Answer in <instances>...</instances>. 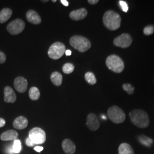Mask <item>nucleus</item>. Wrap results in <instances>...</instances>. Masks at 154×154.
<instances>
[{
    "instance_id": "obj_36",
    "label": "nucleus",
    "mask_w": 154,
    "mask_h": 154,
    "mask_svg": "<svg viewBox=\"0 0 154 154\" xmlns=\"http://www.w3.org/2000/svg\"><path fill=\"white\" fill-rule=\"evenodd\" d=\"M65 54L67 56H70V55H72V51L70 50H66Z\"/></svg>"
},
{
    "instance_id": "obj_23",
    "label": "nucleus",
    "mask_w": 154,
    "mask_h": 154,
    "mask_svg": "<svg viewBox=\"0 0 154 154\" xmlns=\"http://www.w3.org/2000/svg\"><path fill=\"white\" fill-rule=\"evenodd\" d=\"M85 78L86 82L91 85H94L97 83L96 77L92 72H87L85 75Z\"/></svg>"
},
{
    "instance_id": "obj_20",
    "label": "nucleus",
    "mask_w": 154,
    "mask_h": 154,
    "mask_svg": "<svg viewBox=\"0 0 154 154\" xmlns=\"http://www.w3.org/2000/svg\"><path fill=\"white\" fill-rule=\"evenodd\" d=\"M50 79L53 83L57 86H60L62 83V75L60 72H53L50 76Z\"/></svg>"
},
{
    "instance_id": "obj_33",
    "label": "nucleus",
    "mask_w": 154,
    "mask_h": 154,
    "mask_svg": "<svg viewBox=\"0 0 154 154\" xmlns=\"http://www.w3.org/2000/svg\"><path fill=\"white\" fill-rule=\"evenodd\" d=\"M7 152L9 154H14V152L13 150V146H10L7 148Z\"/></svg>"
},
{
    "instance_id": "obj_31",
    "label": "nucleus",
    "mask_w": 154,
    "mask_h": 154,
    "mask_svg": "<svg viewBox=\"0 0 154 154\" xmlns=\"http://www.w3.org/2000/svg\"><path fill=\"white\" fill-rule=\"evenodd\" d=\"M34 149L35 151L38 152H41V151L44 149V147H41V146H36V147H35L34 148Z\"/></svg>"
},
{
    "instance_id": "obj_28",
    "label": "nucleus",
    "mask_w": 154,
    "mask_h": 154,
    "mask_svg": "<svg viewBox=\"0 0 154 154\" xmlns=\"http://www.w3.org/2000/svg\"><path fill=\"white\" fill-rule=\"evenodd\" d=\"M119 4L120 6L121 7V9L122 11L124 12H127L128 10V5L125 1H119Z\"/></svg>"
},
{
    "instance_id": "obj_13",
    "label": "nucleus",
    "mask_w": 154,
    "mask_h": 154,
    "mask_svg": "<svg viewBox=\"0 0 154 154\" xmlns=\"http://www.w3.org/2000/svg\"><path fill=\"white\" fill-rule=\"evenodd\" d=\"M62 147L64 152L67 154H74L76 151V147L71 140L66 139L62 143Z\"/></svg>"
},
{
    "instance_id": "obj_14",
    "label": "nucleus",
    "mask_w": 154,
    "mask_h": 154,
    "mask_svg": "<svg viewBox=\"0 0 154 154\" xmlns=\"http://www.w3.org/2000/svg\"><path fill=\"white\" fill-rule=\"evenodd\" d=\"M16 94L14 91L9 86L4 88V100L6 103H14L16 101Z\"/></svg>"
},
{
    "instance_id": "obj_7",
    "label": "nucleus",
    "mask_w": 154,
    "mask_h": 154,
    "mask_svg": "<svg viewBox=\"0 0 154 154\" xmlns=\"http://www.w3.org/2000/svg\"><path fill=\"white\" fill-rule=\"evenodd\" d=\"M29 138L34 144H44L46 140V133L39 127H34L30 130Z\"/></svg>"
},
{
    "instance_id": "obj_32",
    "label": "nucleus",
    "mask_w": 154,
    "mask_h": 154,
    "mask_svg": "<svg viewBox=\"0 0 154 154\" xmlns=\"http://www.w3.org/2000/svg\"><path fill=\"white\" fill-rule=\"evenodd\" d=\"M5 120L2 118H0V128L3 127L5 125Z\"/></svg>"
},
{
    "instance_id": "obj_11",
    "label": "nucleus",
    "mask_w": 154,
    "mask_h": 154,
    "mask_svg": "<svg viewBox=\"0 0 154 154\" xmlns=\"http://www.w3.org/2000/svg\"><path fill=\"white\" fill-rule=\"evenodd\" d=\"M86 125L91 131L97 130L100 127V122L98 116L94 113L89 114L87 117Z\"/></svg>"
},
{
    "instance_id": "obj_17",
    "label": "nucleus",
    "mask_w": 154,
    "mask_h": 154,
    "mask_svg": "<svg viewBox=\"0 0 154 154\" xmlns=\"http://www.w3.org/2000/svg\"><path fill=\"white\" fill-rule=\"evenodd\" d=\"M18 137V134L16 130H9L5 132H3L1 137L0 139L4 141H10V140H15L17 139Z\"/></svg>"
},
{
    "instance_id": "obj_2",
    "label": "nucleus",
    "mask_w": 154,
    "mask_h": 154,
    "mask_svg": "<svg viewBox=\"0 0 154 154\" xmlns=\"http://www.w3.org/2000/svg\"><path fill=\"white\" fill-rule=\"evenodd\" d=\"M103 22L106 28L110 30H118L121 26V17L120 15L113 11L105 12L103 17Z\"/></svg>"
},
{
    "instance_id": "obj_34",
    "label": "nucleus",
    "mask_w": 154,
    "mask_h": 154,
    "mask_svg": "<svg viewBox=\"0 0 154 154\" xmlns=\"http://www.w3.org/2000/svg\"><path fill=\"white\" fill-rule=\"evenodd\" d=\"M99 2L98 0H88V2L91 5H95Z\"/></svg>"
},
{
    "instance_id": "obj_10",
    "label": "nucleus",
    "mask_w": 154,
    "mask_h": 154,
    "mask_svg": "<svg viewBox=\"0 0 154 154\" xmlns=\"http://www.w3.org/2000/svg\"><path fill=\"white\" fill-rule=\"evenodd\" d=\"M28 83L27 80L22 77H17L14 81V88L18 93H23L28 88Z\"/></svg>"
},
{
    "instance_id": "obj_4",
    "label": "nucleus",
    "mask_w": 154,
    "mask_h": 154,
    "mask_svg": "<svg viewBox=\"0 0 154 154\" xmlns=\"http://www.w3.org/2000/svg\"><path fill=\"white\" fill-rule=\"evenodd\" d=\"M106 64L110 70L121 73L125 69V64L121 58L116 54L110 55L106 58Z\"/></svg>"
},
{
    "instance_id": "obj_19",
    "label": "nucleus",
    "mask_w": 154,
    "mask_h": 154,
    "mask_svg": "<svg viewBox=\"0 0 154 154\" xmlns=\"http://www.w3.org/2000/svg\"><path fill=\"white\" fill-rule=\"evenodd\" d=\"M119 154H134V151L131 146L126 143H123L120 144L118 149Z\"/></svg>"
},
{
    "instance_id": "obj_29",
    "label": "nucleus",
    "mask_w": 154,
    "mask_h": 154,
    "mask_svg": "<svg viewBox=\"0 0 154 154\" xmlns=\"http://www.w3.org/2000/svg\"><path fill=\"white\" fill-rule=\"evenodd\" d=\"M6 60V57L4 53L0 51V63H4Z\"/></svg>"
},
{
    "instance_id": "obj_18",
    "label": "nucleus",
    "mask_w": 154,
    "mask_h": 154,
    "mask_svg": "<svg viewBox=\"0 0 154 154\" xmlns=\"http://www.w3.org/2000/svg\"><path fill=\"white\" fill-rule=\"evenodd\" d=\"M12 11L9 8H4L0 11V23H3L6 22L12 15Z\"/></svg>"
},
{
    "instance_id": "obj_27",
    "label": "nucleus",
    "mask_w": 154,
    "mask_h": 154,
    "mask_svg": "<svg viewBox=\"0 0 154 154\" xmlns=\"http://www.w3.org/2000/svg\"><path fill=\"white\" fill-rule=\"evenodd\" d=\"M154 32V26L152 25H149L146 26L143 29V33L146 35H152Z\"/></svg>"
},
{
    "instance_id": "obj_22",
    "label": "nucleus",
    "mask_w": 154,
    "mask_h": 154,
    "mask_svg": "<svg viewBox=\"0 0 154 154\" xmlns=\"http://www.w3.org/2000/svg\"><path fill=\"white\" fill-rule=\"evenodd\" d=\"M29 98L33 100H37L40 97V92L38 88L36 87H32L29 91Z\"/></svg>"
},
{
    "instance_id": "obj_30",
    "label": "nucleus",
    "mask_w": 154,
    "mask_h": 154,
    "mask_svg": "<svg viewBox=\"0 0 154 154\" xmlns=\"http://www.w3.org/2000/svg\"><path fill=\"white\" fill-rule=\"evenodd\" d=\"M26 144L28 146H29V147H32L34 145V144L33 143V142L30 139V138L29 137L26 140Z\"/></svg>"
},
{
    "instance_id": "obj_26",
    "label": "nucleus",
    "mask_w": 154,
    "mask_h": 154,
    "mask_svg": "<svg viewBox=\"0 0 154 154\" xmlns=\"http://www.w3.org/2000/svg\"><path fill=\"white\" fill-rule=\"evenodd\" d=\"M123 88L129 95H132L134 93L135 88L131 84H130V83L123 84Z\"/></svg>"
},
{
    "instance_id": "obj_1",
    "label": "nucleus",
    "mask_w": 154,
    "mask_h": 154,
    "mask_svg": "<svg viewBox=\"0 0 154 154\" xmlns=\"http://www.w3.org/2000/svg\"><path fill=\"white\" fill-rule=\"evenodd\" d=\"M129 116L132 123L139 128H146L149 125V119L147 113L142 110L136 109L129 113Z\"/></svg>"
},
{
    "instance_id": "obj_25",
    "label": "nucleus",
    "mask_w": 154,
    "mask_h": 154,
    "mask_svg": "<svg viewBox=\"0 0 154 154\" xmlns=\"http://www.w3.org/2000/svg\"><path fill=\"white\" fill-rule=\"evenodd\" d=\"M21 141L18 139H16L14 141V143L13 144V150L14 153L19 154L21 152Z\"/></svg>"
},
{
    "instance_id": "obj_15",
    "label": "nucleus",
    "mask_w": 154,
    "mask_h": 154,
    "mask_svg": "<svg viewBox=\"0 0 154 154\" xmlns=\"http://www.w3.org/2000/svg\"><path fill=\"white\" fill-rule=\"evenodd\" d=\"M26 17L29 22L35 25H38L42 21L41 18L37 12L33 10H30L27 11Z\"/></svg>"
},
{
    "instance_id": "obj_12",
    "label": "nucleus",
    "mask_w": 154,
    "mask_h": 154,
    "mask_svg": "<svg viewBox=\"0 0 154 154\" xmlns=\"http://www.w3.org/2000/svg\"><path fill=\"white\" fill-rule=\"evenodd\" d=\"M88 15V11L85 8H81L72 11L70 13L69 16L72 20L79 21L85 19Z\"/></svg>"
},
{
    "instance_id": "obj_24",
    "label": "nucleus",
    "mask_w": 154,
    "mask_h": 154,
    "mask_svg": "<svg viewBox=\"0 0 154 154\" xmlns=\"http://www.w3.org/2000/svg\"><path fill=\"white\" fill-rule=\"evenodd\" d=\"M75 69V66L72 63H66L62 67V71L66 74H71Z\"/></svg>"
},
{
    "instance_id": "obj_16",
    "label": "nucleus",
    "mask_w": 154,
    "mask_h": 154,
    "mask_svg": "<svg viewBox=\"0 0 154 154\" xmlns=\"http://www.w3.org/2000/svg\"><path fill=\"white\" fill-rule=\"evenodd\" d=\"M13 125L17 130L25 129L28 126V119L25 116H20L14 119L13 123Z\"/></svg>"
},
{
    "instance_id": "obj_21",
    "label": "nucleus",
    "mask_w": 154,
    "mask_h": 154,
    "mask_svg": "<svg viewBox=\"0 0 154 154\" xmlns=\"http://www.w3.org/2000/svg\"><path fill=\"white\" fill-rule=\"evenodd\" d=\"M138 140L140 143L146 147H150L153 143V140L149 138L144 135H140L138 136Z\"/></svg>"
},
{
    "instance_id": "obj_8",
    "label": "nucleus",
    "mask_w": 154,
    "mask_h": 154,
    "mask_svg": "<svg viewBox=\"0 0 154 154\" xmlns=\"http://www.w3.org/2000/svg\"><path fill=\"white\" fill-rule=\"evenodd\" d=\"M25 28V23L21 19H16L10 22L7 26V30L11 35H17L22 32Z\"/></svg>"
},
{
    "instance_id": "obj_35",
    "label": "nucleus",
    "mask_w": 154,
    "mask_h": 154,
    "mask_svg": "<svg viewBox=\"0 0 154 154\" xmlns=\"http://www.w3.org/2000/svg\"><path fill=\"white\" fill-rule=\"evenodd\" d=\"M61 2L65 6H69V2L67 0H61Z\"/></svg>"
},
{
    "instance_id": "obj_3",
    "label": "nucleus",
    "mask_w": 154,
    "mask_h": 154,
    "mask_svg": "<svg viewBox=\"0 0 154 154\" xmlns=\"http://www.w3.org/2000/svg\"><path fill=\"white\" fill-rule=\"evenodd\" d=\"M70 44L75 49L83 53L88 50L91 46V42L88 39L81 35H74L70 39Z\"/></svg>"
},
{
    "instance_id": "obj_6",
    "label": "nucleus",
    "mask_w": 154,
    "mask_h": 154,
    "mask_svg": "<svg viewBox=\"0 0 154 154\" xmlns=\"http://www.w3.org/2000/svg\"><path fill=\"white\" fill-rule=\"evenodd\" d=\"M65 45L60 42H56L50 46L48 54L50 58L58 60L65 53Z\"/></svg>"
},
{
    "instance_id": "obj_5",
    "label": "nucleus",
    "mask_w": 154,
    "mask_h": 154,
    "mask_svg": "<svg viewBox=\"0 0 154 154\" xmlns=\"http://www.w3.org/2000/svg\"><path fill=\"white\" fill-rule=\"evenodd\" d=\"M107 116L115 123H122L126 119V114L120 107L116 106L110 107L107 110Z\"/></svg>"
},
{
    "instance_id": "obj_9",
    "label": "nucleus",
    "mask_w": 154,
    "mask_h": 154,
    "mask_svg": "<svg viewBox=\"0 0 154 154\" xmlns=\"http://www.w3.org/2000/svg\"><path fill=\"white\" fill-rule=\"evenodd\" d=\"M132 42V37L129 34L123 33L114 39V45L121 48H128Z\"/></svg>"
},
{
    "instance_id": "obj_38",
    "label": "nucleus",
    "mask_w": 154,
    "mask_h": 154,
    "mask_svg": "<svg viewBox=\"0 0 154 154\" xmlns=\"http://www.w3.org/2000/svg\"><path fill=\"white\" fill-rule=\"evenodd\" d=\"M52 2H54V3H55V2H57V0H53V1L52 0Z\"/></svg>"
},
{
    "instance_id": "obj_37",
    "label": "nucleus",
    "mask_w": 154,
    "mask_h": 154,
    "mask_svg": "<svg viewBox=\"0 0 154 154\" xmlns=\"http://www.w3.org/2000/svg\"><path fill=\"white\" fill-rule=\"evenodd\" d=\"M49 1L48 0H46V1H42V2H48Z\"/></svg>"
}]
</instances>
